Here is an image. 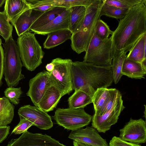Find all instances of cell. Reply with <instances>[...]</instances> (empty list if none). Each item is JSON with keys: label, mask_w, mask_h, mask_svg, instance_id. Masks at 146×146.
<instances>
[{"label": "cell", "mask_w": 146, "mask_h": 146, "mask_svg": "<svg viewBox=\"0 0 146 146\" xmlns=\"http://www.w3.org/2000/svg\"><path fill=\"white\" fill-rule=\"evenodd\" d=\"M146 4L142 3L129 10L120 20L111 38L113 58L123 52L129 51L137 41L146 34Z\"/></svg>", "instance_id": "cell-1"}, {"label": "cell", "mask_w": 146, "mask_h": 146, "mask_svg": "<svg viewBox=\"0 0 146 146\" xmlns=\"http://www.w3.org/2000/svg\"><path fill=\"white\" fill-rule=\"evenodd\" d=\"M71 73L72 88L76 90L108 88L113 81L111 67H103L83 61L73 62Z\"/></svg>", "instance_id": "cell-2"}, {"label": "cell", "mask_w": 146, "mask_h": 146, "mask_svg": "<svg viewBox=\"0 0 146 146\" xmlns=\"http://www.w3.org/2000/svg\"><path fill=\"white\" fill-rule=\"evenodd\" d=\"M104 0L96 1L86 8V15L79 29L72 34L70 38L72 49L79 54L86 52L94 33Z\"/></svg>", "instance_id": "cell-3"}, {"label": "cell", "mask_w": 146, "mask_h": 146, "mask_svg": "<svg viewBox=\"0 0 146 146\" xmlns=\"http://www.w3.org/2000/svg\"><path fill=\"white\" fill-rule=\"evenodd\" d=\"M17 44L23 66L34 70L42 63L44 54L35 33L27 31L18 36Z\"/></svg>", "instance_id": "cell-4"}, {"label": "cell", "mask_w": 146, "mask_h": 146, "mask_svg": "<svg viewBox=\"0 0 146 146\" xmlns=\"http://www.w3.org/2000/svg\"><path fill=\"white\" fill-rule=\"evenodd\" d=\"M4 48L3 74L9 87L16 86L19 81L25 78L22 74V64L17 43L12 36L3 44Z\"/></svg>", "instance_id": "cell-5"}, {"label": "cell", "mask_w": 146, "mask_h": 146, "mask_svg": "<svg viewBox=\"0 0 146 146\" xmlns=\"http://www.w3.org/2000/svg\"><path fill=\"white\" fill-rule=\"evenodd\" d=\"M113 53L110 38L102 40L94 33L83 61L98 66L111 67Z\"/></svg>", "instance_id": "cell-6"}, {"label": "cell", "mask_w": 146, "mask_h": 146, "mask_svg": "<svg viewBox=\"0 0 146 146\" xmlns=\"http://www.w3.org/2000/svg\"><path fill=\"white\" fill-rule=\"evenodd\" d=\"M51 62L54 67L52 72H49L50 84L58 89L62 96L69 94L73 90L71 73L73 62L70 59L58 58Z\"/></svg>", "instance_id": "cell-7"}, {"label": "cell", "mask_w": 146, "mask_h": 146, "mask_svg": "<svg viewBox=\"0 0 146 146\" xmlns=\"http://www.w3.org/2000/svg\"><path fill=\"white\" fill-rule=\"evenodd\" d=\"M53 117L59 125L72 131L88 125L92 121V116L87 113L84 108H58Z\"/></svg>", "instance_id": "cell-8"}, {"label": "cell", "mask_w": 146, "mask_h": 146, "mask_svg": "<svg viewBox=\"0 0 146 146\" xmlns=\"http://www.w3.org/2000/svg\"><path fill=\"white\" fill-rule=\"evenodd\" d=\"M18 113L20 119H27L40 129L48 130L53 126L51 117L37 106L24 105L19 109Z\"/></svg>", "instance_id": "cell-9"}, {"label": "cell", "mask_w": 146, "mask_h": 146, "mask_svg": "<svg viewBox=\"0 0 146 146\" xmlns=\"http://www.w3.org/2000/svg\"><path fill=\"white\" fill-rule=\"evenodd\" d=\"M125 108L121 96L111 110L101 115H93L92 127L99 132L105 133L110 129L112 125L117 123L120 113Z\"/></svg>", "instance_id": "cell-10"}, {"label": "cell", "mask_w": 146, "mask_h": 146, "mask_svg": "<svg viewBox=\"0 0 146 146\" xmlns=\"http://www.w3.org/2000/svg\"><path fill=\"white\" fill-rule=\"evenodd\" d=\"M119 132V137L124 141L139 144L146 142V123L142 119L131 118Z\"/></svg>", "instance_id": "cell-11"}, {"label": "cell", "mask_w": 146, "mask_h": 146, "mask_svg": "<svg viewBox=\"0 0 146 146\" xmlns=\"http://www.w3.org/2000/svg\"><path fill=\"white\" fill-rule=\"evenodd\" d=\"M7 146H66L46 134L27 131L19 138L11 140Z\"/></svg>", "instance_id": "cell-12"}, {"label": "cell", "mask_w": 146, "mask_h": 146, "mask_svg": "<svg viewBox=\"0 0 146 146\" xmlns=\"http://www.w3.org/2000/svg\"><path fill=\"white\" fill-rule=\"evenodd\" d=\"M29 89L26 93L35 106L38 103L48 87L51 85L49 80V73L44 71L38 73L31 79L29 82Z\"/></svg>", "instance_id": "cell-13"}, {"label": "cell", "mask_w": 146, "mask_h": 146, "mask_svg": "<svg viewBox=\"0 0 146 146\" xmlns=\"http://www.w3.org/2000/svg\"><path fill=\"white\" fill-rule=\"evenodd\" d=\"M68 137L93 146H109L106 139H103L97 130L92 126H87L85 128L72 131Z\"/></svg>", "instance_id": "cell-14"}, {"label": "cell", "mask_w": 146, "mask_h": 146, "mask_svg": "<svg viewBox=\"0 0 146 146\" xmlns=\"http://www.w3.org/2000/svg\"><path fill=\"white\" fill-rule=\"evenodd\" d=\"M70 15V8L66 9L63 12L47 24L32 31L35 34L45 35L59 30L69 29Z\"/></svg>", "instance_id": "cell-15"}, {"label": "cell", "mask_w": 146, "mask_h": 146, "mask_svg": "<svg viewBox=\"0 0 146 146\" xmlns=\"http://www.w3.org/2000/svg\"><path fill=\"white\" fill-rule=\"evenodd\" d=\"M44 12L31 7L22 13L13 25L18 36L29 31L32 24Z\"/></svg>", "instance_id": "cell-16"}, {"label": "cell", "mask_w": 146, "mask_h": 146, "mask_svg": "<svg viewBox=\"0 0 146 146\" xmlns=\"http://www.w3.org/2000/svg\"><path fill=\"white\" fill-rule=\"evenodd\" d=\"M96 0H27L31 8L42 5H48L54 7L70 8L77 6H83L87 8Z\"/></svg>", "instance_id": "cell-17"}, {"label": "cell", "mask_w": 146, "mask_h": 146, "mask_svg": "<svg viewBox=\"0 0 146 146\" xmlns=\"http://www.w3.org/2000/svg\"><path fill=\"white\" fill-rule=\"evenodd\" d=\"M95 91L92 88L75 90L74 93L68 99L69 108H84L88 104L92 103Z\"/></svg>", "instance_id": "cell-18"}, {"label": "cell", "mask_w": 146, "mask_h": 146, "mask_svg": "<svg viewBox=\"0 0 146 146\" xmlns=\"http://www.w3.org/2000/svg\"><path fill=\"white\" fill-rule=\"evenodd\" d=\"M5 3L4 9L12 25L22 13L31 7L27 0H6Z\"/></svg>", "instance_id": "cell-19"}, {"label": "cell", "mask_w": 146, "mask_h": 146, "mask_svg": "<svg viewBox=\"0 0 146 146\" xmlns=\"http://www.w3.org/2000/svg\"><path fill=\"white\" fill-rule=\"evenodd\" d=\"M62 96L59 90L51 85L46 90L37 107L46 112L52 111L56 107Z\"/></svg>", "instance_id": "cell-20"}, {"label": "cell", "mask_w": 146, "mask_h": 146, "mask_svg": "<svg viewBox=\"0 0 146 146\" xmlns=\"http://www.w3.org/2000/svg\"><path fill=\"white\" fill-rule=\"evenodd\" d=\"M114 88H107L98 89L93 96L92 102L95 113L94 114L101 115L109 101Z\"/></svg>", "instance_id": "cell-21"}, {"label": "cell", "mask_w": 146, "mask_h": 146, "mask_svg": "<svg viewBox=\"0 0 146 146\" xmlns=\"http://www.w3.org/2000/svg\"><path fill=\"white\" fill-rule=\"evenodd\" d=\"M72 34L68 29L52 32L47 34V37L43 43L44 48L50 49L61 44L70 39Z\"/></svg>", "instance_id": "cell-22"}, {"label": "cell", "mask_w": 146, "mask_h": 146, "mask_svg": "<svg viewBox=\"0 0 146 146\" xmlns=\"http://www.w3.org/2000/svg\"><path fill=\"white\" fill-rule=\"evenodd\" d=\"M121 74L127 77L135 79L144 78L146 70L141 63L125 59L122 66Z\"/></svg>", "instance_id": "cell-23"}, {"label": "cell", "mask_w": 146, "mask_h": 146, "mask_svg": "<svg viewBox=\"0 0 146 146\" xmlns=\"http://www.w3.org/2000/svg\"><path fill=\"white\" fill-rule=\"evenodd\" d=\"M70 15L69 30L72 34L80 28L84 19L86 8L83 6H77L70 8Z\"/></svg>", "instance_id": "cell-24"}, {"label": "cell", "mask_w": 146, "mask_h": 146, "mask_svg": "<svg viewBox=\"0 0 146 146\" xmlns=\"http://www.w3.org/2000/svg\"><path fill=\"white\" fill-rule=\"evenodd\" d=\"M125 59L141 63L146 59V34L136 42L126 55Z\"/></svg>", "instance_id": "cell-25"}, {"label": "cell", "mask_w": 146, "mask_h": 146, "mask_svg": "<svg viewBox=\"0 0 146 146\" xmlns=\"http://www.w3.org/2000/svg\"><path fill=\"white\" fill-rule=\"evenodd\" d=\"M66 9L62 7H54L44 12L32 24L29 30L32 31L47 24L63 12Z\"/></svg>", "instance_id": "cell-26"}, {"label": "cell", "mask_w": 146, "mask_h": 146, "mask_svg": "<svg viewBox=\"0 0 146 146\" xmlns=\"http://www.w3.org/2000/svg\"><path fill=\"white\" fill-rule=\"evenodd\" d=\"M15 106L5 97L0 98V126L11 123L14 116Z\"/></svg>", "instance_id": "cell-27"}, {"label": "cell", "mask_w": 146, "mask_h": 146, "mask_svg": "<svg viewBox=\"0 0 146 146\" xmlns=\"http://www.w3.org/2000/svg\"><path fill=\"white\" fill-rule=\"evenodd\" d=\"M129 9H122L110 5L105 3L104 1L101 7L100 16L102 15L120 20L127 14Z\"/></svg>", "instance_id": "cell-28"}, {"label": "cell", "mask_w": 146, "mask_h": 146, "mask_svg": "<svg viewBox=\"0 0 146 146\" xmlns=\"http://www.w3.org/2000/svg\"><path fill=\"white\" fill-rule=\"evenodd\" d=\"M126 52H123L113 58L111 68H112L113 81L115 84H117L123 75L121 74L123 65L126 56Z\"/></svg>", "instance_id": "cell-29"}, {"label": "cell", "mask_w": 146, "mask_h": 146, "mask_svg": "<svg viewBox=\"0 0 146 146\" xmlns=\"http://www.w3.org/2000/svg\"><path fill=\"white\" fill-rule=\"evenodd\" d=\"M13 30V26L9 23L4 9L3 11L0 12V31L5 41L12 36Z\"/></svg>", "instance_id": "cell-30"}, {"label": "cell", "mask_w": 146, "mask_h": 146, "mask_svg": "<svg viewBox=\"0 0 146 146\" xmlns=\"http://www.w3.org/2000/svg\"><path fill=\"white\" fill-rule=\"evenodd\" d=\"M104 1L110 5L129 10L142 3L146 4V0H104Z\"/></svg>", "instance_id": "cell-31"}, {"label": "cell", "mask_w": 146, "mask_h": 146, "mask_svg": "<svg viewBox=\"0 0 146 146\" xmlns=\"http://www.w3.org/2000/svg\"><path fill=\"white\" fill-rule=\"evenodd\" d=\"M113 31H111L106 23L100 19L96 22L94 33L99 38L104 40L108 38L110 35L113 34Z\"/></svg>", "instance_id": "cell-32"}, {"label": "cell", "mask_w": 146, "mask_h": 146, "mask_svg": "<svg viewBox=\"0 0 146 146\" xmlns=\"http://www.w3.org/2000/svg\"><path fill=\"white\" fill-rule=\"evenodd\" d=\"M5 97L13 104L18 105L20 102L21 96L23 94L21 88L9 87L7 88L4 91Z\"/></svg>", "instance_id": "cell-33"}, {"label": "cell", "mask_w": 146, "mask_h": 146, "mask_svg": "<svg viewBox=\"0 0 146 146\" xmlns=\"http://www.w3.org/2000/svg\"><path fill=\"white\" fill-rule=\"evenodd\" d=\"M33 125H34L33 123L27 119H20L19 123L13 129L11 134L17 135L23 133Z\"/></svg>", "instance_id": "cell-34"}, {"label": "cell", "mask_w": 146, "mask_h": 146, "mask_svg": "<svg viewBox=\"0 0 146 146\" xmlns=\"http://www.w3.org/2000/svg\"><path fill=\"white\" fill-rule=\"evenodd\" d=\"M109 146H141L139 144L124 141L119 137L113 136L110 140Z\"/></svg>", "instance_id": "cell-35"}, {"label": "cell", "mask_w": 146, "mask_h": 146, "mask_svg": "<svg viewBox=\"0 0 146 146\" xmlns=\"http://www.w3.org/2000/svg\"><path fill=\"white\" fill-rule=\"evenodd\" d=\"M10 129V127L9 126H0V143L7 138Z\"/></svg>", "instance_id": "cell-36"}, {"label": "cell", "mask_w": 146, "mask_h": 146, "mask_svg": "<svg viewBox=\"0 0 146 146\" xmlns=\"http://www.w3.org/2000/svg\"><path fill=\"white\" fill-rule=\"evenodd\" d=\"M4 51L2 45H0V86L2 84V81L3 74Z\"/></svg>", "instance_id": "cell-37"}, {"label": "cell", "mask_w": 146, "mask_h": 146, "mask_svg": "<svg viewBox=\"0 0 146 146\" xmlns=\"http://www.w3.org/2000/svg\"><path fill=\"white\" fill-rule=\"evenodd\" d=\"M54 7L50 5H42L31 8L36 10L44 12Z\"/></svg>", "instance_id": "cell-38"}, {"label": "cell", "mask_w": 146, "mask_h": 146, "mask_svg": "<svg viewBox=\"0 0 146 146\" xmlns=\"http://www.w3.org/2000/svg\"><path fill=\"white\" fill-rule=\"evenodd\" d=\"M54 64L52 62L48 64L46 66V68L47 71L49 72H52L54 69Z\"/></svg>", "instance_id": "cell-39"}, {"label": "cell", "mask_w": 146, "mask_h": 146, "mask_svg": "<svg viewBox=\"0 0 146 146\" xmlns=\"http://www.w3.org/2000/svg\"><path fill=\"white\" fill-rule=\"evenodd\" d=\"M74 146H93L88 144L77 141L74 140L73 141Z\"/></svg>", "instance_id": "cell-40"}, {"label": "cell", "mask_w": 146, "mask_h": 146, "mask_svg": "<svg viewBox=\"0 0 146 146\" xmlns=\"http://www.w3.org/2000/svg\"><path fill=\"white\" fill-rule=\"evenodd\" d=\"M143 68L146 70V59H144L141 63Z\"/></svg>", "instance_id": "cell-41"}, {"label": "cell", "mask_w": 146, "mask_h": 146, "mask_svg": "<svg viewBox=\"0 0 146 146\" xmlns=\"http://www.w3.org/2000/svg\"><path fill=\"white\" fill-rule=\"evenodd\" d=\"M6 0H0V8L5 3Z\"/></svg>", "instance_id": "cell-42"}, {"label": "cell", "mask_w": 146, "mask_h": 146, "mask_svg": "<svg viewBox=\"0 0 146 146\" xmlns=\"http://www.w3.org/2000/svg\"><path fill=\"white\" fill-rule=\"evenodd\" d=\"M2 43V40L1 38H0V45H1Z\"/></svg>", "instance_id": "cell-43"}, {"label": "cell", "mask_w": 146, "mask_h": 146, "mask_svg": "<svg viewBox=\"0 0 146 146\" xmlns=\"http://www.w3.org/2000/svg\"><path fill=\"white\" fill-rule=\"evenodd\" d=\"M0 35H1V33L0 31Z\"/></svg>", "instance_id": "cell-44"}]
</instances>
